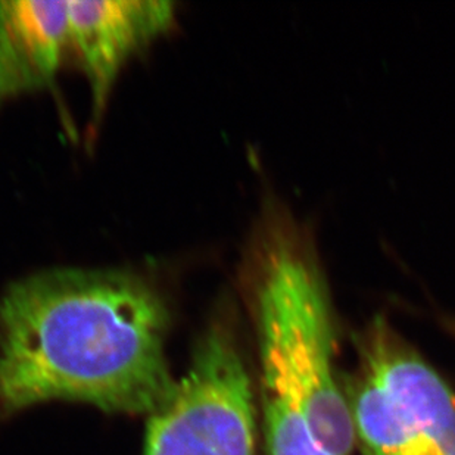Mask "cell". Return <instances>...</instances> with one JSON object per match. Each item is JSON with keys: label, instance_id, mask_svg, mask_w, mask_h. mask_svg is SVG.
<instances>
[{"label": "cell", "instance_id": "2", "mask_svg": "<svg viewBox=\"0 0 455 455\" xmlns=\"http://www.w3.org/2000/svg\"><path fill=\"white\" fill-rule=\"evenodd\" d=\"M245 271L262 387L301 408L327 451L351 455L353 414L333 361L338 317L313 226L270 199Z\"/></svg>", "mask_w": 455, "mask_h": 455}, {"label": "cell", "instance_id": "6", "mask_svg": "<svg viewBox=\"0 0 455 455\" xmlns=\"http://www.w3.org/2000/svg\"><path fill=\"white\" fill-rule=\"evenodd\" d=\"M68 48V2L0 0V108L55 86Z\"/></svg>", "mask_w": 455, "mask_h": 455}, {"label": "cell", "instance_id": "7", "mask_svg": "<svg viewBox=\"0 0 455 455\" xmlns=\"http://www.w3.org/2000/svg\"><path fill=\"white\" fill-rule=\"evenodd\" d=\"M348 403L365 455H439L371 374L365 373Z\"/></svg>", "mask_w": 455, "mask_h": 455}, {"label": "cell", "instance_id": "8", "mask_svg": "<svg viewBox=\"0 0 455 455\" xmlns=\"http://www.w3.org/2000/svg\"><path fill=\"white\" fill-rule=\"evenodd\" d=\"M268 455H333L314 436L308 421L291 398L262 387Z\"/></svg>", "mask_w": 455, "mask_h": 455}, {"label": "cell", "instance_id": "3", "mask_svg": "<svg viewBox=\"0 0 455 455\" xmlns=\"http://www.w3.org/2000/svg\"><path fill=\"white\" fill-rule=\"evenodd\" d=\"M252 385L228 315L196 344L189 369L148 421L145 455H253Z\"/></svg>", "mask_w": 455, "mask_h": 455}, {"label": "cell", "instance_id": "5", "mask_svg": "<svg viewBox=\"0 0 455 455\" xmlns=\"http://www.w3.org/2000/svg\"><path fill=\"white\" fill-rule=\"evenodd\" d=\"M367 373L395 401L414 429L439 452L455 455V395L441 376L383 317L360 338Z\"/></svg>", "mask_w": 455, "mask_h": 455}, {"label": "cell", "instance_id": "1", "mask_svg": "<svg viewBox=\"0 0 455 455\" xmlns=\"http://www.w3.org/2000/svg\"><path fill=\"white\" fill-rule=\"evenodd\" d=\"M170 311L140 275L58 268L0 297V411L67 401L149 414L176 382L165 340Z\"/></svg>", "mask_w": 455, "mask_h": 455}, {"label": "cell", "instance_id": "4", "mask_svg": "<svg viewBox=\"0 0 455 455\" xmlns=\"http://www.w3.org/2000/svg\"><path fill=\"white\" fill-rule=\"evenodd\" d=\"M174 18L168 0H68L69 48L89 83L92 121L102 120L130 58L167 33Z\"/></svg>", "mask_w": 455, "mask_h": 455}]
</instances>
